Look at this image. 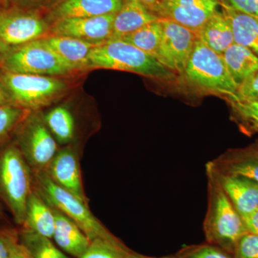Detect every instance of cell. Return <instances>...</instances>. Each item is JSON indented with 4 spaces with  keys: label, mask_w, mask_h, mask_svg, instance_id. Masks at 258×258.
I'll use <instances>...</instances> for the list:
<instances>
[{
    "label": "cell",
    "mask_w": 258,
    "mask_h": 258,
    "mask_svg": "<svg viewBox=\"0 0 258 258\" xmlns=\"http://www.w3.org/2000/svg\"><path fill=\"white\" fill-rule=\"evenodd\" d=\"M55 222L53 209L35 189H32L27 201L24 228L52 239Z\"/></svg>",
    "instance_id": "ffe728a7"
},
{
    "label": "cell",
    "mask_w": 258,
    "mask_h": 258,
    "mask_svg": "<svg viewBox=\"0 0 258 258\" xmlns=\"http://www.w3.org/2000/svg\"><path fill=\"white\" fill-rule=\"evenodd\" d=\"M241 217L258 208V183L240 176L228 175L214 171L206 165Z\"/></svg>",
    "instance_id": "5bb4252c"
},
{
    "label": "cell",
    "mask_w": 258,
    "mask_h": 258,
    "mask_svg": "<svg viewBox=\"0 0 258 258\" xmlns=\"http://www.w3.org/2000/svg\"><path fill=\"white\" fill-rule=\"evenodd\" d=\"M52 209L55 220L52 239L64 253L81 257L87 250L91 240L74 220L57 209Z\"/></svg>",
    "instance_id": "ac0fdd59"
},
{
    "label": "cell",
    "mask_w": 258,
    "mask_h": 258,
    "mask_svg": "<svg viewBox=\"0 0 258 258\" xmlns=\"http://www.w3.org/2000/svg\"><path fill=\"white\" fill-rule=\"evenodd\" d=\"M220 5L230 24L234 43L247 47L258 56V18Z\"/></svg>",
    "instance_id": "44dd1931"
},
{
    "label": "cell",
    "mask_w": 258,
    "mask_h": 258,
    "mask_svg": "<svg viewBox=\"0 0 258 258\" xmlns=\"http://www.w3.org/2000/svg\"><path fill=\"white\" fill-rule=\"evenodd\" d=\"M176 258H235L234 254L210 243L186 246L178 251Z\"/></svg>",
    "instance_id": "f1b7e54d"
},
{
    "label": "cell",
    "mask_w": 258,
    "mask_h": 258,
    "mask_svg": "<svg viewBox=\"0 0 258 258\" xmlns=\"http://www.w3.org/2000/svg\"><path fill=\"white\" fill-rule=\"evenodd\" d=\"M0 83L7 90L13 104L32 111L47 106L62 96L68 84L55 76L0 73Z\"/></svg>",
    "instance_id": "8992f818"
},
{
    "label": "cell",
    "mask_w": 258,
    "mask_h": 258,
    "mask_svg": "<svg viewBox=\"0 0 258 258\" xmlns=\"http://www.w3.org/2000/svg\"><path fill=\"white\" fill-rule=\"evenodd\" d=\"M247 99H258V71L239 86L235 98L230 102Z\"/></svg>",
    "instance_id": "1f68e13d"
},
{
    "label": "cell",
    "mask_w": 258,
    "mask_h": 258,
    "mask_svg": "<svg viewBox=\"0 0 258 258\" xmlns=\"http://www.w3.org/2000/svg\"><path fill=\"white\" fill-rule=\"evenodd\" d=\"M208 210L203 229L208 243L234 254L241 237L247 233L243 219L236 210L216 179L208 171Z\"/></svg>",
    "instance_id": "6da1fadb"
},
{
    "label": "cell",
    "mask_w": 258,
    "mask_h": 258,
    "mask_svg": "<svg viewBox=\"0 0 258 258\" xmlns=\"http://www.w3.org/2000/svg\"><path fill=\"white\" fill-rule=\"evenodd\" d=\"M42 39L73 71L90 69V52L96 45L64 35H52Z\"/></svg>",
    "instance_id": "e0dca14e"
},
{
    "label": "cell",
    "mask_w": 258,
    "mask_h": 258,
    "mask_svg": "<svg viewBox=\"0 0 258 258\" xmlns=\"http://www.w3.org/2000/svg\"><path fill=\"white\" fill-rule=\"evenodd\" d=\"M194 87L234 100L237 87L222 55L197 38L183 76Z\"/></svg>",
    "instance_id": "5b68a950"
},
{
    "label": "cell",
    "mask_w": 258,
    "mask_h": 258,
    "mask_svg": "<svg viewBox=\"0 0 258 258\" xmlns=\"http://www.w3.org/2000/svg\"><path fill=\"white\" fill-rule=\"evenodd\" d=\"M32 175L33 189L51 207L74 220L91 242L96 239H103L120 247H125L97 220L88 208L87 203L55 184L45 171H32Z\"/></svg>",
    "instance_id": "3957f363"
},
{
    "label": "cell",
    "mask_w": 258,
    "mask_h": 258,
    "mask_svg": "<svg viewBox=\"0 0 258 258\" xmlns=\"http://www.w3.org/2000/svg\"><path fill=\"white\" fill-rule=\"evenodd\" d=\"M252 123V125H253V127L254 128L256 129V130L258 131V122L257 121H252L251 122Z\"/></svg>",
    "instance_id": "60d3db41"
},
{
    "label": "cell",
    "mask_w": 258,
    "mask_h": 258,
    "mask_svg": "<svg viewBox=\"0 0 258 258\" xmlns=\"http://www.w3.org/2000/svg\"><path fill=\"white\" fill-rule=\"evenodd\" d=\"M20 241L19 233L13 229L0 231V258H9L12 249Z\"/></svg>",
    "instance_id": "d6a6232c"
},
{
    "label": "cell",
    "mask_w": 258,
    "mask_h": 258,
    "mask_svg": "<svg viewBox=\"0 0 258 258\" xmlns=\"http://www.w3.org/2000/svg\"><path fill=\"white\" fill-rule=\"evenodd\" d=\"M19 237L20 242L30 251L33 258H71L57 248L51 239L31 230L24 228Z\"/></svg>",
    "instance_id": "484cf974"
},
{
    "label": "cell",
    "mask_w": 258,
    "mask_h": 258,
    "mask_svg": "<svg viewBox=\"0 0 258 258\" xmlns=\"http://www.w3.org/2000/svg\"><path fill=\"white\" fill-rule=\"evenodd\" d=\"M9 258H33L30 251L21 242L15 244L12 249Z\"/></svg>",
    "instance_id": "8d00e7d4"
},
{
    "label": "cell",
    "mask_w": 258,
    "mask_h": 258,
    "mask_svg": "<svg viewBox=\"0 0 258 258\" xmlns=\"http://www.w3.org/2000/svg\"><path fill=\"white\" fill-rule=\"evenodd\" d=\"M4 1H5V0H4Z\"/></svg>",
    "instance_id": "f6af8a7d"
},
{
    "label": "cell",
    "mask_w": 258,
    "mask_h": 258,
    "mask_svg": "<svg viewBox=\"0 0 258 258\" xmlns=\"http://www.w3.org/2000/svg\"><path fill=\"white\" fill-rule=\"evenodd\" d=\"M125 258H176V257H149V256L143 255V254L136 253V252L129 251L125 254Z\"/></svg>",
    "instance_id": "ab89813d"
},
{
    "label": "cell",
    "mask_w": 258,
    "mask_h": 258,
    "mask_svg": "<svg viewBox=\"0 0 258 258\" xmlns=\"http://www.w3.org/2000/svg\"><path fill=\"white\" fill-rule=\"evenodd\" d=\"M242 219L247 232L258 236V208Z\"/></svg>",
    "instance_id": "d590c367"
},
{
    "label": "cell",
    "mask_w": 258,
    "mask_h": 258,
    "mask_svg": "<svg viewBox=\"0 0 258 258\" xmlns=\"http://www.w3.org/2000/svg\"><path fill=\"white\" fill-rule=\"evenodd\" d=\"M43 118L57 143L66 145L72 142L76 124L74 115L69 108L63 106L55 107Z\"/></svg>",
    "instance_id": "cb8c5ba5"
},
{
    "label": "cell",
    "mask_w": 258,
    "mask_h": 258,
    "mask_svg": "<svg viewBox=\"0 0 258 258\" xmlns=\"http://www.w3.org/2000/svg\"><path fill=\"white\" fill-rule=\"evenodd\" d=\"M4 2V0H0V8H3L2 6H3V4Z\"/></svg>",
    "instance_id": "7bdbcfd3"
},
{
    "label": "cell",
    "mask_w": 258,
    "mask_h": 258,
    "mask_svg": "<svg viewBox=\"0 0 258 258\" xmlns=\"http://www.w3.org/2000/svg\"><path fill=\"white\" fill-rule=\"evenodd\" d=\"M220 0H160L152 13L198 35L209 19L220 10Z\"/></svg>",
    "instance_id": "8fae6325"
},
{
    "label": "cell",
    "mask_w": 258,
    "mask_h": 258,
    "mask_svg": "<svg viewBox=\"0 0 258 258\" xmlns=\"http://www.w3.org/2000/svg\"><path fill=\"white\" fill-rule=\"evenodd\" d=\"M115 15L60 19L50 24L52 35L74 37L98 45L111 40Z\"/></svg>",
    "instance_id": "7c38bea8"
},
{
    "label": "cell",
    "mask_w": 258,
    "mask_h": 258,
    "mask_svg": "<svg viewBox=\"0 0 258 258\" xmlns=\"http://www.w3.org/2000/svg\"><path fill=\"white\" fill-rule=\"evenodd\" d=\"M136 1L139 2L141 4L146 7L148 10L152 12L153 10H154L155 7L158 5V3L160 2V0H136Z\"/></svg>",
    "instance_id": "f35d334b"
},
{
    "label": "cell",
    "mask_w": 258,
    "mask_h": 258,
    "mask_svg": "<svg viewBox=\"0 0 258 258\" xmlns=\"http://www.w3.org/2000/svg\"><path fill=\"white\" fill-rule=\"evenodd\" d=\"M129 251L126 247L98 238L91 241L87 250L80 258H125Z\"/></svg>",
    "instance_id": "83f0119b"
},
{
    "label": "cell",
    "mask_w": 258,
    "mask_h": 258,
    "mask_svg": "<svg viewBox=\"0 0 258 258\" xmlns=\"http://www.w3.org/2000/svg\"><path fill=\"white\" fill-rule=\"evenodd\" d=\"M3 208H2L1 204H0V220H1L2 217H3Z\"/></svg>",
    "instance_id": "b9f144b4"
},
{
    "label": "cell",
    "mask_w": 258,
    "mask_h": 258,
    "mask_svg": "<svg viewBox=\"0 0 258 258\" xmlns=\"http://www.w3.org/2000/svg\"><path fill=\"white\" fill-rule=\"evenodd\" d=\"M235 258H258V236L247 232L236 245Z\"/></svg>",
    "instance_id": "f546056e"
},
{
    "label": "cell",
    "mask_w": 258,
    "mask_h": 258,
    "mask_svg": "<svg viewBox=\"0 0 258 258\" xmlns=\"http://www.w3.org/2000/svg\"><path fill=\"white\" fill-rule=\"evenodd\" d=\"M230 103L242 118L250 122H258V99L239 100Z\"/></svg>",
    "instance_id": "4dcf8cb0"
},
{
    "label": "cell",
    "mask_w": 258,
    "mask_h": 258,
    "mask_svg": "<svg viewBox=\"0 0 258 258\" xmlns=\"http://www.w3.org/2000/svg\"><path fill=\"white\" fill-rule=\"evenodd\" d=\"M162 28L160 21L152 22L121 39L155 57L157 60Z\"/></svg>",
    "instance_id": "d4e9b609"
},
{
    "label": "cell",
    "mask_w": 258,
    "mask_h": 258,
    "mask_svg": "<svg viewBox=\"0 0 258 258\" xmlns=\"http://www.w3.org/2000/svg\"><path fill=\"white\" fill-rule=\"evenodd\" d=\"M123 3V0H62L49 10L46 18L51 24L64 18L115 15Z\"/></svg>",
    "instance_id": "9a60e30c"
},
{
    "label": "cell",
    "mask_w": 258,
    "mask_h": 258,
    "mask_svg": "<svg viewBox=\"0 0 258 258\" xmlns=\"http://www.w3.org/2000/svg\"><path fill=\"white\" fill-rule=\"evenodd\" d=\"M50 24L38 10L0 8V43L17 47L46 37Z\"/></svg>",
    "instance_id": "9c48e42d"
},
{
    "label": "cell",
    "mask_w": 258,
    "mask_h": 258,
    "mask_svg": "<svg viewBox=\"0 0 258 258\" xmlns=\"http://www.w3.org/2000/svg\"><path fill=\"white\" fill-rule=\"evenodd\" d=\"M45 172L55 184L88 203L83 189L79 158L74 148L66 147L58 150Z\"/></svg>",
    "instance_id": "4fadbf2b"
},
{
    "label": "cell",
    "mask_w": 258,
    "mask_h": 258,
    "mask_svg": "<svg viewBox=\"0 0 258 258\" xmlns=\"http://www.w3.org/2000/svg\"><path fill=\"white\" fill-rule=\"evenodd\" d=\"M207 166L217 172L242 176L258 183V149L228 151Z\"/></svg>",
    "instance_id": "2e32d148"
},
{
    "label": "cell",
    "mask_w": 258,
    "mask_h": 258,
    "mask_svg": "<svg viewBox=\"0 0 258 258\" xmlns=\"http://www.w3.org/2000/svg\"><path fill=\"white\" fill-rule=\"evenodd\" d=\"M30 111L14 104L0 106V147L28 116Z\"/></svg>",
    "instance_id": "4316f807"
},
{
    "label": "cell",
    "mask_w": 258,
    "mask_h": 258,
    "mask_svg": "<svg viewBox=\"0 0 258 258\" xmlns=\"http://www.w3.org/2000/svg\"><path fill=\"white\" fill-rule=\"evenodd\" d=\"M197 36L200 41L220 55L234 43L230 24L222 10L209 19Z\"/></svg>",
    "instance_id": "603a6c76"
},
{
    "label": "cell",
    "mask_w": 258,
    "mask_h": 258,
    "mask_svg": "<svg viewBox=\"0 0 258 258\" xmlns=\"http://www.w3.org/2000/svg\"><path fill=\"white\" fill-rule=\"evenodd\" d=\"M220 4L258 18V0H220Z\"/></svg>",
    "instance_id": "836d02e7"
},
{
    "label": "cell",
    "mask_w": 258,
    "mask_h": 258,
    "mask_svg": "<svg viewBox=\"0 0 258 258\" xmlns=\"http://www.w3.org/2000/svg\"><path fill=\"white\" fill-rule=\"evenodd\" d=\"M0 45H3V44L0 43Z\"/></svg>",
    "instance_id": "ee69618b"
},
{
    "label": "cell",
    "mask_w": 258,
    "mask_h": 258,
    "mask_svg": "<svg viewBox=\"0 0 258 258\" xmlns=\"http://www.w3.org/2000/svg\"><path fill=\"white\" fill-rule=\"evenodd\" d=\"M16 132L15 144L32 171H46L58 152V148L43 116L30 112Z\"/></svg>",
    "instance_id": "ba28073f"
},
{
    "label": "cell",
    "mask_w": 258,
    "mask_h": 258,
    "mask_svg": "<svg viewBox=\"0 0 258 258\" xmlns=\"http://www.w3.org/2000/svg\"><path fill=\"white\" fill-rule=\"evenodd\" d=\"M3 70L16 74L66 76L74 73L42 39L15 47L3 57Z\"/></svg>",
    "instance_id": "52a82bcc"
},
{
    "label": "cell",
    "mask_w": 258,
    "mask_h": 258,
    "mask_svg": "<svg viewBox=\"0 0 258 258\" xmlns=\"http://www.w3.org/2000/svg\"><path fill=\"white\" fill-rule=\"evenodd\" d=\"M8 104H13V103L9 93L0 83V106Z\"/></svg>",
    "instance_id": "74e56055"
},
{
    "label": "cell",
    "mask_w": 258,
    "mask_h": 258,
    "mask_svg": "<svg viewBox=\"0 0 258 258\" xmlns=\"http://www.w3.org/2000/svg\"><path fill=\"white\" fill-rule=\"evenodd\" d=\"M32 189V169L16 144H10L0 152V198L18 225H23L27 201Z\"/></svg>",
    "instance_id": "277c9868"
},
{
    "label": "cell",
    "mask_w": 258,
    "mask_h": 258,
    "mask_svg": "<svg viewBox=\"0 0 258 258\" xmlns=\"http://www.w3.org/2000/svg\"><path fill=\"white\" fill-rule=\"evenodd\" d=\"M222 55L231 77L238 88L258 71V56L247 47L233 43Z\"/></svg>",
    "instance_id": "7402d4cb"
},
{
    "label": "cell",
    "mask_w": 258,
    "mask_h": 258,
    "mask_svg": "<svg viewBox=\"0 0 258 258\" xmlns=\"http://www.w3.org/2000/svg\"><path fill=\"white\" fill-rule=\"evenodd\" d=\"M162 35L157 60L175 74L183 76L196 42L197 34L182 25L159 18Z\"/></svg>",
    "instance_id": "30bf717a"
},
{
    "label": "cell",
    "mask_w": 258,
    "mask_h": 258,
    "mask_svg": "<svg viewBox=\"0 0 258 258\" xmlns=\"http://www.w3.org/2000/svg\"><path fill=\"white\" fill-rule=\"evenodd\" d=\"M159 18L136 0H123L121 9L115 15L111 40H121Z\"/></svg>",
    "instance_id": "d6986e66"
},
{
    "label": "cell",
    "mask_w": 258,
    "mask_h": 258,
    "mask_svg": "<svg viewBox=\"0 0 258 258\" xmlns=\"http://www.w3.org/2000/svg\"><path fill=\"white\" fill-rule=\"evenodd\" d=\"M18 1L21 4L22 8L40 11L42 9L50 10L62 0H18Z\"/></svg>",
    "instance_id": "e575fe53"
},
{
    "label": "cell",
    "mask_w": 258,
    "mask_h": 258,
    "mask_svg": "<svg viewBox=\"0 0 258 258\" xmlns=\"http://www.w3.org/2000/svg\"><path fill=\"white\" fill-rule=\"evenodd\" d=\"M90 69L127 71L158 80H173L175 74L137 47L122 40L96 45L89 55Z\"/></svg>",
    "instance_id": "7a4b0ae2"
}]
</instances>
